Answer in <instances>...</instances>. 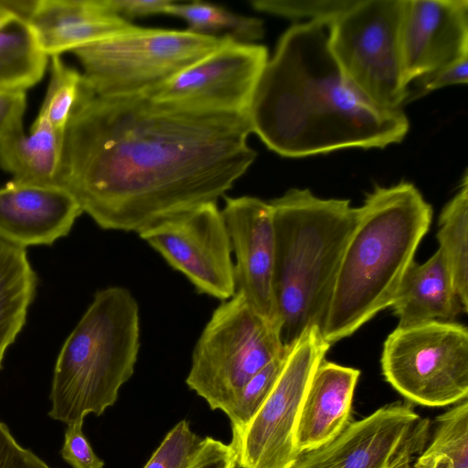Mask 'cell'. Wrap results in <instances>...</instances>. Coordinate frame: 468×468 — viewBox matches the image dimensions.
Masks as SVG:
<instances>
[{
  "mask_svg": "<svg viewBox=\"0 0 468 468\" xmlns=\"http://www.w3.org/2000/svg\"><path fill=\"white\" fill-rule=\"evenodd\" d=\"M48 58L27 22L15 17L0 22V91H26L36 85Z\"/></svg>",
  "mask_w": 468,
  "mask_h": 468,
  "instance_id": "obj_21",
  "label": "cell"
},
{
  "mask_svg": "<svg viewBox=\"0 0 468 468\" xmlns=\"http://www.w3.org/2000/svg\"><path fill=\"white\" fill-rule=\"evenodd\" d=\"M439 250L448 266L458 297L468 310V175L465 171L461 186L444 206L437 232Z\"/></svg>",
  "mask_w": 468,
  "mask_h": 468,
  "instance_id": "obj_22",
  "label": "cell"
},
{
  "mask_svg": "<svg viewBox=\"0 0 468 468\" xmlns=\"http://www.w3.org/2000/svg\"><path fill=\"white\" fill-rule=\"evenodd\" d=\"M328 28L319 20L288 28L255 89L251 132L282 156L383 148L409 131L401 109H379L348 85L329 48Z\"/></svg>",
  "mask_w": 468,
  "mask_h": 468,
  "instance_id": "obj_2",
  "label": "cell"
},
{
  "mask_svg": "<svg viewBox=\"0 0 468 468\" xmlns=\"http://www.w3.org/2000/svg\"><path fill=\"white\" fill-rule=\"evenodd\" d=\"M0 468H51L31 451L23 448L0 421Z\"/></svg>",
  "mask_w": 468,
  "mask_h": 468,
  "instance_id": "obj_32",
  "label": "cell"
},
{
  "mask_svg": "<svg viewBox=\"0 0 468 468\" xmlns=\"http://www.w3.org/2000/svg\"><path fill=\"white\" fill-rule=\"evenodd\" d=\"M37 286L26 249L0 239V369L7 348L26 324Z\"/></svg>",
  "mask_w": 468,
  "mask_h": 468,
  "instance_id": "obj_20",
  "label": "cell"
},
{
  "mask_svg": "<svg viewBox=\"0 0 468 468\" xmlns=\"http://www.w3.org/2000/svg\"><path fill=\"white\" fill-rule=\"evenodd\" d=\"M221 210L235 255L236 292L278 328L273 294L275 238L269 202L249 196H224ZM279 330V328H278Z\"/></svg>",
  "mask_w": 468,
  "mask_h": 468,
  "instance_id": "obj_14",
  "label": "cell"
},
{
  "mask_svg": "<svg viewBox=\"0 0 468 468\" xmlns=\"http://www.w3.org/2000/svg\"><path fill=\"white\" fill-rule=\"evenodd\" d=\"M413 468H468V400L439 415L429 445Z\"/></svg>",
  "mask_w": 468,
  "mask_h": 468,
  "instance_id": "obj_24",
  "label": "cell"
},
{
  "mask_svg": "<svg viewBox=\"0 0 468 468\" xmlns=\"http://www.w3.org/2000/svg\"><path fill=\"white\" fill-rule=\"evenodd\" d=\"M138 26L119 16L91 18L35 33L48 57L60 56L88 44L128 33Z\"/></svg>",
  "mask_w": 468,
  "mask_h": 468,
  "instance_id": "obj_25",
  "label": "cell"
},
{
  "mask_svg": "<svg viewBox=\"0 0 468 468\" xmlns=\"http://www.w3.org/2000/svg\"><path fill=\"white\" fill-rule=\"evenodd\" d=\"M138 235L198 293L222 302L236 293L230 239L217 202L162 219Z\"/></svg>",
  "mask_w": 468,
  "mask_h": 468,
  "instance_id": "obj_12",
  "label": "cell"
},
{
  "mask_svg": "<svg viewBox=\"0 0 468 468\" xmlns=\"http://www.w3.org/2000/svg\"><path fill=\"white\" fill-rule=\"evenodd\" d=\"M403 82L468 56L467 0H404L400 28Z\"/></svg>",
  "mask_w": 468,
  "mask_h": 468,
  "instance_id": "obj_15",
  "label": "cell"
},
{
  "mask_svg": "<svg viewBox=\"0 0 468 468\" xmlns=\"http://www.w3.org/2000/svg\"><path fill=\"white\" fill-rule=\"evenodd\" d=\"M390 307L399 320V327L454 322L460 313H467L439 249L426 262L410 263Z\"/></svg>",
  "mask_w": 468,
  "mask_h": 468,
  "instance_id": "obj_18",
  "label": "cell"
},
{
  "mask_svg": "<svg viewBox=\"0 0 468 468\" xmlns=\"http://www.w3.org/2000/svg\"><path fill=\"white\" fill-rule=\"evenodd\" d=\"M83 421L67 424L61 456L73 468H103L104 462L96 455L82 431Z\"/></svg>",
  "mask_w": 468,
  "mask_h": 468,
  "instance_id": "obj_30",
  "label": "cell"
},
{
  "mask_svg": "<svg viewBox=\"0 0 468 468\" xmlns=\"http://www.w3.org/2000/svg\"><path fill=\"white\" fill-rule=\"evenodd\" d=\"M401 468H412V467H411V464H409V465H406V466L401 467Z\"/></svg>",
  "mask_w": 468,
  "mask_h": 468,
  "instance_id": "obj_37",
  "label": "cell"
},
{
  "mask_svg": "<svg viewBox=\"0 0 468 468\" xmlns=\"http://www.w3.org/2000/svg\"><path fill=\"white\" fill-rule=\"evenodd\" d=\"M316 326L287 349L281 373L265 401L229 443L239 468H290L299 453L294 432L312 378L330 348Z\"/></svg>",
  "mask_w": 468,
  "mask_h": 468,
  "instance_id": "obj_10",
  "label": "cell"
},
{
  "mask_svg": "<svg viewBox=\"0 0 468 468\" xmlns=\"http://www.w3.org/2000/svg\"><path fill=\"white\" fill-rule=\"evenodd\" d=\"M236 456L230 444L212 437L203 438L200 448L187 468H236Z\"/></svg>",
  "mask_w": 468,
  "mask_h": 468,
  "instance_id": "obj_33",
  "label": "cell"
},
{
  "mask_svg": "<svg viewBox=\"0 0 468 468\" xmlns=\"http://www.w3.org/2000/svg\"><path fill=\"white\" fill-rule=\"evenodd\" d=\"M139 348L133 295L120 286L97 291L57 358L48 415L66 424L101 415L133 375Z\"/></svg>",
  "mask_w": 468,
  "mask_h": 468,
  "instance_id": "obj_5",
  "label": "cell"
},
{
  "mask_svg": "<svg viewBox=\"0 0 468 468\" xmlns=\"http://www.w3.org/2000/svg\"><path fill=\"white\" fill-rule=\"evenodd\" d=\"M83 213L64 187L8 182L0 187V239L26 249L66 237Z\"/></svg>",
  "mask_w": 468,
  "mask_h": 468,
  "instance_id": "obj_16",
  "label": "cell"
},
{
  "mask_svg": "<svg viewBox=\"0 0 468 468\" xmlns=\"http://www.w3.org/2000/svg\"><path fill=\"white\" fill-rule=\"evenodd\" d=\"M51 58V75L46 97L37 116L64 134L82 86V75L60 56Z\"/></svg>",
  "mask_w": 468,
  "mask_h": 468,
  "instance_id": "obj_26",
  "label": "cell"
},
{
  "mask_svg": "<svg viewBox=\"0 0 468 468\" xmlns=\"http://www.w3.org/2000/svg\"><path fill=\"white\" fill-rule=\"evenodd\" d=\"M269 203L275 238L273 294L279 336L287 350L306 330L321 328L358 209L348 199H324L300 188Z\"/></svg>",
  "mask_w": 468,
  "mask_h": 468,
  "instance_id": "obj_4",
  "label": "cell"
},
{
  "mask_svg": "<svg viewBox=\"0 0 468 468\" xmlns=\"http://www.w3.org/2000/svg\"><path fill=\"white\" fill-rule=\"evenodd\" d=\"M286 352L269 362L243 387L226 414L232 431L244 428L261 407L281 373Z\"/></svg>",
  "mask_w": 468,
  "mask_h": 468,
  "instance_id": "obj_27",
  "label": "cell"
},
{
  "mask_svg": "<svg viewBox=\"0 0 468 468\" xmlns=\"http://www.w3.org/2000/svg\"><path fill=\"white\" fill-rule=\"evenodd\" d=\"M356 0H253L252 7L291 19L310 18L324 21L329 26L341 14L351 7Z\"/></svg>",
  "mask_w": 468,
  "mask_h": 468,
  "instance_id": "obj_28",
  "label": "cell"
},
{
  "mask_svg": "<svg viewBox=\"0 0 468 468\" xmlns=\"http://www.w3.org/2000/svg\"><path fill=\"white\" fill-rule=\"evenodd\" d=\"M248 112L145 94L103 97L83 83L67 124L59 186L103 229L139 233L217 202L254 162Z\"/></svg>",
  "mask_w": 468,
  "mask_h": 468,
  "instance_id": "obj_1",
  "label": "cell"
},
{
  "mask_svg": "<svg viewBox=\"0 0 468 468\" xmlns=\"http://www.w3.org/2000/svg\"><path fill=\"white\" fill-rule=\"evenodd\" d=\"M202 440L182 420L168 431L144 468H187Z\"/></svg>",
  "mask_w": 468,
  "mask_h": 468,
  "instance_id": "obj_29",
  "label": "cell"
},
{
  "mask_svg": "<svg viewBox=\"0 0 468 468\" xmlns=\"http://www.w3.org/2000/svg\"><path fill=\"white\" fill-rule=\"evenodd\" d=\"M64 134L36 118L30 133L23 127L0 142V167L19 184L59 186Z\"/></svg>",
  "mask_w": 468,
  "mask_h": 468,
  "instance_id": "obj_19",
  "label": "cell"
},
{
  "mask_svg": "<svg viewBox=\"0 0 468 468\" xmlns=\"http://www.w3.org/2000/svg\"><path fill=\"white\" fill-rule=\"evenodd\" d=\"M26 107V91H0V142L23 127Z\"/></svg>",
  "mask_w": 468,
  "mask_h": 468,
  "instance_id": "obj_34",
  "label": "cell"
},
{
  "mask_svg": "<svg viewBox=\"0 0 468 468\" xmlns=\"http://www.w3.org/2000/svg\"><path fill=\"white\" fill-rule=\"evenodd\" d=\"M416 89L410 93L406 101H411L435 90L468 81V56L461 57L451 63L419 77L415 80Z\"/></svg>",
  "mask_w": 468,
  "mask_h": 468,
  "instance_id": "obj_31",
  "label": "cell"
},
{
  "mask_svg": "<svg viewBox=\"0 0 468 468\" xmlns=\"http://www.w3.org/2000/svg\"><path fill=\"white\" fill-rule=\"evenodd\" d=\"M170 0H106L109 9L128 20L137 16L165 14Z\"/></svg>",
  "mask_w": 468,
  "mask_h": 468,
  "instance_id": "obj_35",
  "label": "cell"
},
{
  "mask_svg": "<svg viewBox=\"0 0 468 468\" xmlns=\"http://www.w3.org/2000/svg\"><path fill=\"white\" fill-rule=\"evenodd\" d=\"M404 0H356L329 26L328 46L348 85L374 106L401 109Z\"/></svg>",
  "mask_w": 468,
  "mask_h": 468,
  "instance_id": "obj_8",
  "label": "cell"
},
{
  "mask_svg": "<svg viewBox=\"0 0 468 468\" xmlns=\"http://www.w3.org/2000/svg\"><path fill=\"white\" fill-rule=\"evenodd\" d=\"M165 14L184 19L188 25V31L206 36L216 37L223 32L232 39L251 43L264 36L263 21L257 17L238 15L207 2L193 1L190 3L173 2Z\"/></svg>",
  "mask_w": 468,
  "mask_h": 468,
  "instance_id": "obj_23",
  "label": "cell"
},
{
  "mask_svg": "<svg viewBox=\"0 0 468 468\" xmlns=\"http://www.w3.org/2000/svg\"><path fill=\"white\" fill-rule=\"evenodd\" d=\"M8 17H12V16H10L9 15H7L5 12H3L2 10H0V22H2L3 20H5Z\"/></svg>",
  "mask_w": 468,
  "mask_h": 468,
  "instance_id": "obj_36",
  "label": "cell"
},
{
  "mask_svg": "<svg viewBox=\"0 0 468 468\" xmlns=\"http://www.w3.org/2000/svg\"><path fill=\"white\" fill-rule=\"evenodd\" d=\"M286 351L277 326L236 292L214 310L205 325L186 383L211 410L227 414L247 382Z\"/></svg>",
  "mask_w": 468,
  "mask_h": 468,
  "instance_id": "obj_6",
  "label": "cell"
},
{
  "mask_svg": "<svg viewBox=\"0 0 468 468\" xmlns=\"http://www.w3.org/2000/svg\"><path fill=\"white\" fill-rule=\"evenodd\" d=\"M226 37L138 27L71 51L84 85L103 97L144 93L216 50Z\"/></svg>",
  "mask_w": 468,
  "mask_h": 468,
  "instance_id": "obj_7",
  "label": "cell"
},
{
  "mask_svg": "<svg viewBox=\"0 0 468 468\" xmlns=\"http://www.w3.org/2000/svg\"><path fill=\"white\" fill-rule=\"evenodd\" d=\"M360 371L325 360L317 367L295 427L298 453L318 448L350 422L353 397Z\"/></svg>",
  "mask_w": 468,
  "mask_h": 468,
  "instance_id": "obj_17",
  "label": "cell"
},
{
  "mask_svg": "<svg viewBox=\"0 0 468 468\" xmlns=\"http://www.w3.org/2000/svg\"><path fill=\"white\" fill-rule=\"evenodd\" d=\"M267 61L264 46L226 37L216 50L142 94L199 110L248 112Z\"/></svg>",
  "mask_w": 468,
  "mask_h": 468,
  "instance_id": "obj_13",
  "label": "cell"
},
{
  "mask_svg": "<svg viewBox=\"0 0 468 468\" xmlns=\"http://www.w3.org/2000/svg\"><path fill=\"white\" fill-rule=\"evenodd\" d=\"M357 209L320 328L330 346L390 307L432 219L431 205L406 181L376 186Z\"/></svg>",
  "mask_w": 468,
  "mask_h": 468,
  "instance_id": "obj_3",
  "label": "cell"
},
{
  "mask_svg": "<svg viewBox=\"0 0 468 468\" xmlns=\"http://www.w3.org/2000/svg\"><path fill=\"white\" fill-rule=\"evenodd\" d=\"M385 379L412 404L443 407L468 396V330L454 322L399 327L381 356Z\"/></svg>",
  "mask_w": 468,
  "mask_h": 468,
  "instance_id": "obj_9",
  "label": "cell"
},
{
  "mask_svg": "<svg viewBox=\"0 0 468 468\" xmlns=\"http://www.w3.org/2000/svg\"><path fill=\"white\" fill-rule=\"evenodd\" d=\"M430 420L396 401L350 421L333 440L302 452L290 468H401L425 449Z\"/></svg>",
  "mask_w": 468,
  "mask_h": 468,
  "instance_id": "obj_11",
  "label": "cell"
}]
</instances>
